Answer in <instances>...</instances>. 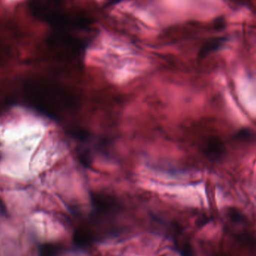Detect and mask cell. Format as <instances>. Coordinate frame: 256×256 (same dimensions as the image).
<instances>
[{
    "label": "cell",
    "instance_id": "cell-6",
    "mask_svg": "<svg viewBox=\"0 0 256 256\" xmlns=\"http://www.w3.org/2000/svg\"><path fill=\"white\" fill-rule=\"evenodd\" d=\"M64 251V245L56 242H48L39 246L38 256H60Z\"/></svg>",
    "mask_w": 256,
    "mask_h": 256
},
{
    "label": "cell",
    "instance_id": "cell-1",
    "mask_svg": "<svg viewBox=\"0 0 256 256\" xmlns=\"http://www.w3.org/2000/svg\"><path fill=\"white\" fill-rule=\"evenodd\" d=\"M91 206L90 213L80 220L74 232V245L82 250L116 238L122 232L118 220L122 208L115 197L99 192L92 194Z\"/></svg>",
    "mask_w": 256,
    "mask_h": 256
},
{
    "label": "cell",
    "instance_id": "cell-2",
    "mask_svg": "<svg viewBox=\"0 0 256 256\" xmlns=\"http://www.w3.org/2000/svg\"><path fill=\"white\" fill-rule=\"evenodd\" d=\"M22 92L30 108L52 120H61L79 106V100L72 90L46 78H30L24 82Z\"/></svg>",
    "mask_w": 256,
    "mask_h": 256
},
{
    "label": "cell",
    "instance_id": "cell-8",
    "mask_svg": "<svg viewBox=\"0 0 256 256\" xmlns=\"http://www.w3.org/2000/svg\"><path fill=\"white\" fill-rule=\"evenodd\" d=\"M252 136V132L249 129L244 128V129L240 130L236 132L234 135V138L238 140H248Z\"/></svg>",
    "mask_w": 256,
    "mask_h": 256
},
{
    "label": "cell",
    "instance_id": "cell-4",
    "mask_svg": "<svg viewBox=\"0 0 256 256\" xmlns=\"http://www.w3.org/2000/svg\"><path fill=\"white\" fill-rule=\"evenodd\" d=\"M48 48L62 58L76 56L84 50L85 45L79 39L64 30H56L46 39Z\"/></svg>",
    "mask_w": 256,
    "mask_h": 256
},
{
    "label": "cell",
    "instance_id": "cell-9",
    "mask_svg": "<svg viewBox=\"0 0 256 256\" xmlns=\"http://www.w3.org/2000/svg\"><path fill=\"white\" fill-rule=\"evenodd\" d=\"M215 26H216V30H222L225 26V21H224V18H219L215 22Z\"/></svg>",
    "mask_w": 256,
    "mask_h": 256
},
{
    "label": "cell",
    "instance_id": "cell-7",
    "mask_svg": "<svg viewBox=\"0 0 256 256\" xmlns=\"http://www.w3.org/2000/svg\"><path fill=\"white\" fill-rule=\"evenodd\" d=\"M226 42V38H216L213 40H209L208 42L203 45L202 48L200 50L198 55L201 58H204L208 54L219 50L221 46H224V44Z\"/></svg>",
    "mask_w": 256,
    "mask_h": 256
},
{
    "label": "cell",
    "instance_id": "cell-3",
    "mask_svg": "<svg viewBox=\"0 0 256 256\" xmlns=\"http://www.w3.org/2000/svg\"><path fill=\"white\" fill-rule=\"evenodd\" d=\"M32 13L34 18L44 21L56 30L68 28H85L92 24V20L86 16H72L58 10L33 9Z\"/></svg>",
    "mask_w": 256,
    "mask_h": 256
},
{
    "label": "cell",
    "instance_id": "cell-5",
    "mask_svg": "<svg viewBox=\"0 0 256 256\" xmlns=\"http://www.w3.org/2000/svg\"><path fill=\"white\" fill-rule=\"evenodd\" d=\"M203 152L208 159L212 161H218L222 158L225 153V146L222 140L218 137H210L206 141Z\"/></svg>",
    "mask_w": 256,
    "mask_h": 256
}]
</instances>
